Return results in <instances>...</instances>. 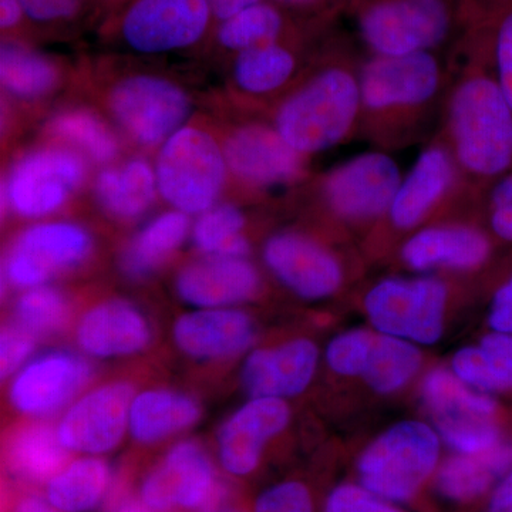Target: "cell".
Returning a JSON list of instances; mask_svg holds the SVG:
<instances>
[{
	"label": "cell",
	"mask_w": 512,
	"mask_h": 512,
	"mask_svg": "<svg viewBox=\"0 0 512 512\" xmlns=\"http://www.w3.org/2000/svg\"><path fill=\"white\" fill-rule=\"evenodd\" d=\"M488 512H512V466L491 494Z\"/></svg>",
	"instance_id": "obj_48"
},
{
	"label": "cell",
	"mask_w": 512,
	"mask_h": 512,
	"mask_svg": "<svg viewBox=\"0 0 512 512\" xmlns=\"http://www.w3.org/2000/svg\"><path fill=\"white\" fill-rule=\"evenodd\" d=\"M227 497L207 451L185 440L168 451L140 488V500L154 512H211Z\"/></svg>",
	"instance_id": "obj_10"
},
{
	"label": "cell",
	"mask_w": 512,
	"mask_h": 512,
	"mask_svg": "<svg viewBox=\"0 0 512 512\" xmlns=\"http://www.w3.org/2000/svg\"><path fill=\"white\" fill-rule=\"evenodd\" d=\"M463 177L443 137L420 151L403 174L386 218L397 231H417L453 194L461 192Z\"/></svg>",
	"instance_id": "obj_15"
},
{
	"label": "cell",
	"mask_w": 512,
	"mask_h": 512,
	"mask_svg": "<svg viewBox=\"0 0 512 512\" xmlns=\"http://www.w3.org/2000/svg\"><path fill=\"white\" fill-rule=\"evenodd\" d=\"M109 109L119 126L144 147L165 143L191 113L183 87L154 74H131L109 93Z\"/></svg>",
	"instance_id": "obj_9"
},
{
	"label": "cell",
	"mask_w": 512,
	"mask_h": 512,
	"mask_svg": "<svg viewBox=\"0 0 512 512\" xmlns=\"http://www.w3.org/2000/svg\"><path fill=\"white\" fill-rule=\"evenodd\" d=\"M278 2L284 3V5L301 8V6H311L313 3L318 2V0H278Z\"/></svg>",
	"instance_id": "obj_54"
},
{
	"label": "cell",
	"mask_w": 512,
	"mask_h": 512,
	"mask_svg": "<svg viewBox=\"0 0 512 512\" xmlns=\"http://www.w3.org/2000/svg\"><path fill=\"white\" fill-rule=\"evenodd\" d=\"M258 269L247 258L205 255L178 272L175 291L195 308H231L251 301L261 289Z\"/></svg>",
	"instance_id": "obj_20"
},
{
	"label": "cell",
	"mask_w": 512,
	"mask_h": 512,
	"mask_svg": "<svg viewBox=\"0 0 512 512\" xmlns=\"http://www.w3.org/2000/svg\"><path fill=\"white\" fill-rule=\"evenodd\" d=\"M491 235L512 245V168L481 194Z\"/></svg>",
	"instance_id": "obj_41"
},
{
	"label": "cell",
	"mask_w": 512,
	"mask_h": 512,
	"mask_svg": "<svg viewBox=\"0 0 512 512\" xmlns=\"http://www.w3.org/2000/svg\"><path fill=\"white\" fill-rule=\"evenodd\" d=\"M224 150L198 127H181L158 153V192L177 211L204 214L214 207L228 174Z\"/></svg>",
	"instance_id": "obj_5"
},
{
	"label": "cell",
	"mask_w": 512,
	"mask_h": 512,
	"mask_svg": "<svg viewBox=\"0 0 512 512\" xmlns=\"http://www.w3.org/2000/svg\"><path fill=\"white\" fill-rule=\"evenodd\" d=\"M402 177L396 158L375 148L329 170L320 181V197L340 221H376L389 210Z\"/></svg>",
	"instance_id": "obj_8"
},
{
	"label": "cell",
	"mask_w": 512,
	"mask_h": 512,
	"mask_svg": "<svg viewBox=\"0 0 512 512\" xmlns=\"http://www.w3.org/2000/svg\"><path fill=\"white\" fill-rule=\"evenodd\" d=\"M93 238L74 222H43L20 232L5 261L6 281L15 288L45 285L53 275L83 264Z\"/></svg>",
	"instance_id": "obj_12"
},
{
	"label": "cell",
	"mask_w": 512,
	"mask_h": 512,
	"mask_svg": "<svg viewBox=\"0 0 512 512\" xmlns=\"http://www.w3.org/2000/svg\"><path fill=\"white\" fill-rule=\"evenodd\" d=\"M512 466V444L501 443L477 454H460L440 467L437 491L454 503H468L490 490Z\"/></svg>",
	"instance_id": "obj_27"
},
{
	"label": "cell",
	"mask_w": 512,
	"mask_h": 512,
	"mask_svg": "<svg viewBox=\"0 0 512 512\" xmlns=\"http://www.w3.org/2000/svg\"><path fill=\"white\" fill-rule=\"evenodd\" d=\"M173 338L177 348L192 359H225L252 345L255 325L248 313L238 309H198L175 320Z\"/></svg>",
	"instance_id": "obj_24"
},
{
	"label": "cell",
	"mask_w": 512,
	"mask_h": 512,
	"mask_svg": "<svg viewBox=\"0 0 512 512\" xmlns=\"http://www.w3.org/2000/svg\"><path fill=\"white\" fill-rule=\"evenodd\" d=\"M493 239L483 229L464 224L419 228L404 242L400 258L414 272L436 269L470 272L487 264Z\"/></svg>",
	"instance_id": "obj_21"
},
{
	"label": "cell",
	"mask_w": 512,
	"mask_h": 512,
	"mask_svg": "<svg viewBox=\"0 0 512 512\" xmlns=\"http://www.w3.org/2000/svg\"><path fill=\"white\" fill-rule=\"evenodd\" d=\"M89 360L67 350L45 353L26 363L13 379L9 400L16 412L43 417L72 402L93 379Z\"/></svg>",
	"instance_id": "obj_18"
},
{
	"label": "cell",
	"mask_w": 512,
	"mask_h": 512,
	"mask_svg": "<svg viewBox=\"0 0 512 512\" xmlns=\"http://www.w3.org/2000/svg\"><path fill=\"white\" fill-rule=\"evenodd\" d=\"M360 123L359 67L340 62L320 67L286 94L272 124L293 150L309 158L349 141Z\"/></svg>",
	"instance_id": "obj_3"
},
{
	"label": "cell",
	"mask_w": 512,
	"mask_h": 512,
	"mask_svg": "<svg viewBox=\"0 0 512 512\" xmlns=\"http://www.w3.org/2000/svg\"><path fill=\"white\" fill-rule=\"evenodd\" d=\"M488 318L494 332L512 335V274L494 293L493 306Z\"/></svg>",
	"instance_id": "obj_47"
},
{
	"label": "cell",
	"mask_w": 512,
	"mask_h": 512,
	"mask_svg": "<svg viewBox=\"0 0 512 512\" xmlns=\"http://www.w3.org/2000/svg\"><path fill=\"white\" fill-rule=\"evenodd\" d=\"M252 512H315L311 491L301 481H282L266 488Z\"/></svg>",
	"instance_id": "obj_44"
},
{
	"label": "cell",
	"mask_w": 512,
	"mask_h": 512,
	"mask_svg": "<svg viewBox=\"0 0 512 512\" xmlns=\"http://www.w3.org/2000/svg\"><path fill=\"white\" fill-rule=\"evenodd\" d=\"M110 484V467L103 458L80 457L47 481L45 497L64 512H90L103 503Z\"/></svg>",
	"instance_id": "obj_30"
},
{
	"label": "cell",
	"mask_w": 512,
	"mask_h": 512,
	"mask_svg": "<svg viewBox=\"0 0 512 512\" xmlns=\"http://www.w3.org/2000/svg\"><path fill=\"white\" fill-rule=\"evenodd\" d=\"M25 15L19 0H0V26L3 32L19 26Z\"/></svg>",
	"instance_id": "obj_50"
},
{
	"label": "cell",
	"mask_w": 512,
	"mask_h": 512,
	"mask_svg": "<svg viewBox=\"0 0 512 512\" xmlns=\"http://www.w3.org/2000/svg\"><path fill=\"white\" fill-rule=\"evenodd\" d=\"M86 177L73 151L46 147L20 158L6 181V204L20 217L40 218L63 207Z\"/></svg>",
	"instance_id": "obj_11"
},
{
	"label": "cell",
	"mask_w": 512,
	"mask_h": 512,
	"mask_svg": "<svg viewBox=\"0 0 512 512\" xmlns=\"http://www.w3.org/2000/svg\"><path fill=\"white\" fill-rule=\"evenodd\" d=\"M210 2L212 15L218 20H225L241 12L242 9L249 8L262 0H208Z\"/></svg>",
	"instance_id": "obj_51"
},
{
	"label": "cell",
	"mask_w": 512,
	"mask_h": 512,
	"mask_svg": "<svg viewBox=\"0 0 512 512\" xmlns=\"http://www.w3.org/2000/svg\"><path fill=\"white\" fill-rule=\"evenodd\" d=\"M453 367L461 382L477 389L485 392L512 390V335L490 333L478 348L458 350Z\"/></svg>",
	"instance_id": "obj_33"
},
{
	"label": "cell",
	"mask_w": 512,
	"mask_h": 512,
	"mask_svg": "<svg viewBox=\"0 0 512 512\" xmlns=\"http://www.w3.org/2000/svg\"><path fill=\"white\" fill-rule=\"evenodd\" d=\"M443 140L470 194H481L512 168V107L487 57L451 86L444 104Z\"/></svg>",
	"instance_id": "obj_1"
},
{
	"label": "cell",
	"mask_w": 512,
	"mask_h": 512,
	"mask_svg": "<svg viewBox=\"0 0 512 512\" xmlns=\"http://www.w3.org/2000/svg\"><path fill=\"white\" fill-rule=\"evenodd\" d=\"M134 387L127 382L103 384L76 400L57 424L67 451L99 456L119 446L130 423Z\"/></svg>",
	"instance_id": "obj_14"
},
{
	"label": "cell",
	"mask_w": 512,
	"mask_h": 512,
	"mask_svg": "<svg viewBox=\"0 0 512 512\" xmlns=\"http://www.w3.org/2000/svg\"><path fill=\"white\" fill-rule=\"evenodd\" d=\"M291 420V409L284 399L254 397L220 429L218 433V458L221 467L234 477H247L261 463L266 444Z\"/></svg>",
	"instance_id": "obj_19"
},
{
	"label": "cell",
	"mask_w": 512,
	"mask_h": 512,
	"mask_svg": "<svg viewBox=\"0 0 512 512\" xmlns=\"http://www.w3.org/2000/svg\"><path fill=\"white\" fill-rule=\"evenodd\" d=\"M113 512H154L147 507L141 500H134V498H126L121 500L119 504L114 507Z\"/></svg>",
	"instance_id": "obj_52"
},
{
	"label": "cell",
	"mask_w": 512,
	"mask_h": 512,
	"mask_svg": "<svg viewBox=\"0 0 512 512\" xmlns=\"http://www.w3.org/2000/svg\"><path fill=\"white\" fill-rule=\"evenodd\" d=\"M296 70L295 53L278 42L238 53L232 77L242 93L266 97L288 86Z\"/></svg>",
	"instance_id": "obj_32"
},
{
	"label": "cell",
	"mask_w": 512,
	"mask_h": 512,
	"mask_svg": "<svg viewBox=\"0 0 512 512\" xmlns=\"http://www.w3.org/2000/svg\"><path fill=\"white\" fill-rule=\"evenodd\" d=\"M69 318V303L63 293L42 285L28 289L16 301L15 320L36 338L52 335L63 328Z\"/></svg>",
	"instance_id": "obj_39"
},
{
	"label": "cell",
	"mask_w": 512,
	"mask_h": 512,
	"mask_svg": "<svg viewBox=\"0 0 512 512\" xmlns=\"http://www.w3.org/2000/svg\"><path fill=\"white\" fill-rule=\"evenodd\" d=\"M421 363L419 349L406 340L370 332L359 376L379 393H393L409 382Z\"/></svg>",
	"instance_id": "obj_31"
},
{
	"label": "cell",
	"mask_w": 512,
	"mask_h": 512,
	"mask_svg": "<svg viewBox=\"0 0 512 512\" xmlns=\"http://www.w3.org/2000/svg\"><path fill=\"white\" fill-rule=\"evenodd\" d=\"M153 330L143 312L124 299H109L89 309L76 328V342L84 355L111 359L143 352Z\"/></svg>",
	"instance_id": "obj_22"
},
{
	"label": "cell",
	"mask_w": 512,
	"mask_h": 512,
	"mask_svg": "<svg viewBox=\"0 0 512 512\" xmlns=\"http://www.w3.org/2000/svg\"><path fill=\"white\" fill-rule=\"evenodd\" d=\"M208 0H133L120 20V35L131 49L161 55L200 42L210 26Z\"/></svg>",
	"instance_id": "obj_13"
},
{
	"label": "cell",
	"mask_w": 512,
	"mask_h": 512,
	"mask_svg": "<svg viewBox=\"0 0 512 512\" xmlns=\"http://www.w3.org/2000/svg\"><path fill=\"white\" fill-rule=\"evenodd\" d=\"M453 26L447 0H375L359 16V32L372 56L434 52Z\"/></svg>",
	"instance_id": "obj_7"
},
{
	"label": "cell",
	"mask_w": 512,
	"mask_h": 512,
	"mask_svg": "<svg viewBox=\"0 0 512 512\" xmlns=\"http://www.w3.org/2000/svg\"><path fill=\"white\" fill-rule=\"evenodd\" d=\"M36 336L23 329L16 322H10L0 335V376L9 379L18 373L32 355L36 346Z\"/></svg>",
	"instance_id": "obj_45"
},
{
	"label": "cell",
	"mask_w": 512,
	"mask_h": 512,
	"mask_svg": "<svg viewBox=\"0 0 512 512\" xmlns=\"http://www.w3.org/2000/svg\"><path fill=\"white\" fill-rule=\"evenodd\" d=\"M447 299L439 278H386L366 293L365 309L380 333L433 345L443 335Z\"/></svg>",
	"instance_id": "obj_6"
},
{
	"label": "cell",
	"mask_w": 512,
	"mask_h": 512,
	"mask_svg": "<svg viewBox=\"0 0 512 512\" xmlns=\"http://www.w3.org/2000/svg\"><path fill=\"white\" fill-rule=\"evenodd\" d=\"M222 150L228 170L258 190L288 187L302 181L308 170L309 158L293 150L274 124L237 127L225 138Z\"/></svg>",
	"instance_id": "obj_16"
},
{
	"label": "cell",
	"mask_w": 512,
	"mask_h": 512,
	"mask_svg": "<svg viewBox=\"0 0 512 512\" xmlns=\"http://www.w3.org/2000/svg\"><path fill=\"white\" fill-rule=\"evenodd\" d=\"M423 394L436 420L493 419L497 414V404L490 397L471 392L460 379L444 370H436L426 377Z\"/></svg>",
	"instance_id": "obj_37"
},
{
	"label": "cell",
	"mask_w": 512,
	"mask_h": 512,
	"mask_svg": "<svg viewBox=\"0 0 512 512\" xmlns=\"http://www.w3.org/2000/svg\"><path fill=\"white\" fill-rule=\"evenodd\" d=\"M436 421L444 440L460 454L483 453L503 443L493 419L464 417Z\"/></svg>",
	"instance_id": "obj_40"
},
{
	"label": "cell",
	"mask_w": 512,
	"mask_h": 512,
	"mask_svg": "<svg viewBox=\"0 0 512 512\" xmlns=\"http://www.w3.org/2000/svg\"><path fill=\"white\" fill-rule=\"evenodd\" d=\"M59 69L50 57L19 42H3L0 49V80L16 99L37 100L59 83Z\"/></svg>",
	"instance_id": "obj_34"
},
{
	"label": "cell",
	"mask_w": 512,
	"mask_h": 512,
	"mask_svg": "<svg viewBox=\"0 0 512 512\" xmlns=\"http://www.w3.org/2000/svg\"><path fill=\"white\" fill-rule=\"evenodd\" d=\"M52 137L79 147L96 163H109L119 154V141L110 127L86 109L60 111L47 124Z\"/></svg>",
	"instance_id": "obj_35"
},
{
	"label": "cell",
	"mask_w": 512,
	"mask_h": 512,
	"mask_svg": "<svg viewBox=\"0 0 512 512\" xmlns=\"http://www.w3.org/2000/svg\"><path fill=\"white\" fill-rule=\"evenodd\" d=\"M485 57L512 107V0H507L501 9L490 53Z\"/></svg>",
	"instance_id": "obj_42"
},
{
	"label": "cell",
	"mask_w": 512,
	"mask_h": 512,
	"mask_svg": "<svg viewBox=\"0 0 512 512\" xmlns=\"http://www.w3.org/2000/svg\"><path fill=\"white\" fill-rule=\"evenodd\" d=\"M323 512H404L392 501L367 490L362 484H339L330 491Z\"/></svg>",
	"instance_id": "obj_43"
},
{
	"label": "cell",
	"mask_w": 512,
	"mask_h": 512,
	"mask_svg": "<svg viewBox=\"0 0 512 512\" xmlns=\"http://www.w3.org/2000/svg\"><path fill=\"white\" fill-rule=\"evenodd\" d=\"M211 512H247L244 508L238 507V505L227 504V497L222 498L220 504L214 508Z\"/></svg>",
	"instance_id": "obj_53"
},
{
	"label": "cell",
	"mask_w": 512,
	"mask_h": 512,
	"mask_svg": "<svg viewBox=\"0 0 512 512\" xmlns=\"http://www.w3.org/2000/svg\"><path fill=\"white\" fill-rule=\"evenodd\" d=\"M188 231L190 220L184 212L174 210L158 215L121 252V271L137 281L154 274L184 244Z\"/></svg>",
	"instance_id": "obj_28"
},
{
	"label": "cell",
	"mask_w": 512,
	"mask_h": 512,
	"mask_svg": "<svg viewBox=\"0 0 512 512\" xmlns=\"http://www.w3.org/2000/svg\"><path fill=\"white\" fill-rule=\"evenodd\" d=\"M28 18L50 23L72 19L79 12L82 0H19Z\"/></svg>",
	"instance_id": "obj_46"
},
{
	"label": "cell",
	"mask_w": 512,
	"mask_h": 512,
	"mask_svg": "<svg viewBox=\"0 0 512 512\" xmlns=\"http://www.w3.org/2000/svg\"><path fill=\"white\" fill-rule=\"evenodd\" d=\"M69 463V451L57 431L42 423L22 427L6 444V467L13 476L28 483H47Z\"/></svg>",
	"instance_id": "obj_29"
},
{
	"label": "cell",
	"mask_w": 512,
	"mask_h": 512,
	"mask_svg": "<svg viewBox=\"0 0 512 512\" xmlns=\"http://www.w3.org/2000/svg\"><path fill=\"white\" fill-rule=\"evenodd\" d=\"M362 94L360 130L373 143L387 146L409 137L447 89L448 77L433 52L370 56L359 67Z\"/></svg>",
	"instance_id": "obj_2"
},
{
	"label": "cell",
	"mask_w": 512,
	"mask_h": 512,
	"mask_svg": "<svg viewBox=\"0 0 512 512\" xmlns=\"http://www.w3.org/2000/svg\"><path fill=\"white\" fill-rule=\"evenodd\" d=\"M156 171L144 160H131L121 168L101 171L94 195L101 210L120 221L137 220L156 200Z\"/></svg>",
	"instance_id": "obj_26"
},
{
	"label": "cell",
	"mask_w": 512,
	"mask_h": 512,
	"mask_svg": "<svg viewBox=\"0 0 512 512\" xmlns=\"http://www.w3.org/2000/svg\"><path fill=\"white\" fill-rule=\"evenodd\" d=\"M285 20L271 3L258 2L222 20L218 43L225 49L241 53L254 47L278 43L284 33Z\"/></svg>",
	"instance_id": "obj_36"
},
{
	"label": "cell",
	"mask_w": 512,
	"mask_h": 512,
	"mask_svg": "<svg viewBox=\"0 0 512 512\" xmlns=\"http://www.w3.org/2000/svg\"><path fill=\"white\" fill-rule=\"evenodd\" d=\"M318 356V348L309 339L255 350L242 366V386L252 397L285 399L296 396L312 382Z\"/></svg>",
	"instance_id": "obj_23"
},
{
	"label": "cell",
	"mask_w": 512,
	"mask_h": 512,
	"mask_svg": "<svg viewBox=\"0 0 512 512\" xmlns=\"http://www.w3.org/2000/svg\"><path fill=\"white\" fill-rule=\"evenodd\" d=\"M8 512H64L50 504L46 497L37 494H22L9 505Z\"/></svg>",
	"instance_id": "obj_49"
},
{
	"label": "cell",
	"mask_w": 512,
	"mask_h": 512,
	"mask_svg": "<svg viewBox=\"0 0 512 512\" xmlns=\"http://www.w3.org/2000/svg\"><path fill=\"white\" fill-rule=\"evenodd\" d=\"M440 441L427 424L403 421L377 437L357 463L360 484L392 503L419 493L439 464Z\"/></svg>",
	"instance_id": "obj_4"
},
{
	"label": "cell",
	"mask_w": 512,
	"mask_h": 512,
	"mask_svg": "<svg viewBox=\"0 0 512 512\" xmlns=\"http://www.w3.org/2000/svg\"><path fill=\"white\" fill-rule=\"evenodd\" d=\"M244 212L232 204H221L205 211L195 222L192 241L198 251L205 255L234 256L247 258L248 239L242 235Z\"/></svg>",
	"instance_id": "obj_38"
},
{
	"label": "cell",
	"mask_w": 512,
	"mask_h": 512,
	"mask_svg": "<svg viewBox=\"0 0 512 512\" xmlns=\"http://www.w3.org/2000/svg\"><path fill=\"white\" fill-rule=\"evenodd\" d=\"M200 417V403L190 394L168 389L146 390L131 403L128 430L138 443L156 444L190 429Z\"/></svg>",
	"instance_id": "obj_25"
},
{
	"label": "cell",
	"mask_w": 512,
	"mask_h": 512,
	"mask_svg": "<svg viewBox=\"0 0 512 512\" xmlns=\"http://www.w3.org/2000/svg\"><path fill=\"white\" fill-rule=\"evenodd\" d=\"M262 258L282 285L306 301L335 295L345 279L338 256L299 232L282 231L266 239Z\"/></svg>",
	"instance_id": "obj_17"
}]
</instances>
